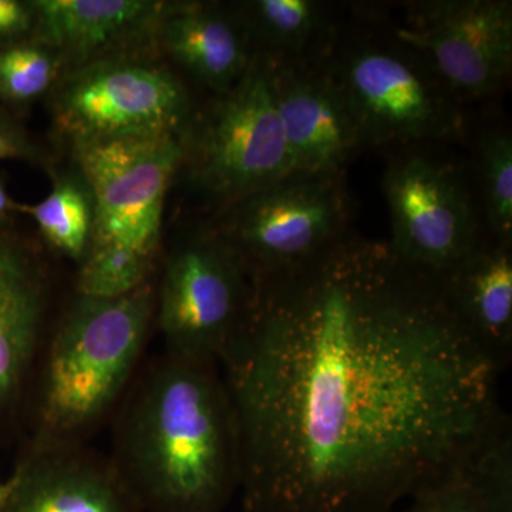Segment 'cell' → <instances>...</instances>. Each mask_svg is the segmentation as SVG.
Here are the masks:
<instances>
[{
	"mask_svg": "<svg viewBox=\"0 0 512 512\" xmlns=\"http://www.w3.org/2000/svg\"><path fill=\"white\" fill-rule=\"evenodd\" d=\"M63 60L39 40L0 46V99L26 104L49 92L60 80Z\"/></svg>",
	"mask_w": 512,
	"mask_h": 512,
	"instance_id": "cell-21",
	"label": "cell"
},
{
	"mask_svg": "<svg viewBox=\"0 0 512 512\" xmlns=\"http://www.w3.org/2000/svg\"><path fill=\"white\" fill-rule=\"evenodd\" d=\"M218 366L247 512H396L511 433L505 367L440 276L349 232L254 281Z\"/></svg>",
	"mask_w": 512,
	"mask_h": 512,
	"instance_id": "cell-1",
	"label": "cell"
},
{
	"mask_svg": "<svg viewBox=\"0 0 512 512\" xmlns=\"http://www.w3.org/2000/svg\"><path fill=\"white\" fill-rule=\"evenodd\" d=\"M423 147L406 148L384 171L392 225L387 244L407 264L441 278L485 234L463 165Z\"/></svg>",
	"mask_w": 512,
	"mask_h": 512,
	"instance_id": "cell-9",
	"label": "cell"
},
{
	"mask_svg": "<svg viewBox=\"0 0 512 512\" xmlns=\"http://www.w3.org/2000/svg\"><path fill=\"white\" fill-rule=\"evenodd\" d=\"M268 60L295 173L340 174L365 141L338 83L323 64L303 67Z\"/></svg>",
	"mask_w": 512,
	"mask_h": 512,
	"instance_id": "cell-12",
	"label": "cell"
},
{
	"mask_svg": "<svg viewBox=\"0 0 512 512\" xmlns=\"http://www.w3.org/2000/svg\"><path fill=\"white\" fill-rule=\"evenodd\" d=\"M52 109L60 133L76 146L183 133L191 104L170 70L121 55L69 70L56 83Z\"/></svg>",
	"mask_w": 512,
	"mask_h": 512,
	"instance_id": "cell-10",
	"label": "cell"
},
{
	"mask_svg": "<svg viewBox=\"0 0 512 512\" xmlns=\"http://www.w3.org/2000/svg\"><path fill=\"white\" fill-rule=\"evenodd\" d=\"M46 311L47 276L39 259L0 235V424L28 412Z\"/></svg>",
	"mask_w": 512,
	"mask_h": 512,
	"instance_id": "cell-13",
	"label": "cell"
},
{
	"mask_svg": "<svg viewBox=\"0 0 512 512\" xmlns=\"http://www.w3.org/2000/svg\"><path fill=\"white\" fill-rule=\"evenodd\" d=\"M35 30V12L30 2L0 0V46L29 39Z\"/></svg>",
	"mask_w": 512,
	"mask_h": 512,
	"instance_id": "cell-23",
	"label": "cell"
},
{
	"mask_svg": "<svg viewBox=\"0 0 512 512\" xmlns=\"http://www.w3.org/2000/svg\"><path fill=\"white\" fill-rule=\"evenodd\" d=\"M33 218L50 247L80 264L92 242L94 204L79 173L56 175L52 191L36 205H15Z\"/></svg>",
	"mask_w": 512,
	"mask_h": 512,
	"instance_id": "cell-19",
	"label": "cell"
},
{
	"mask_svg": "<svg viewBox=\"0 0 512 512\" xmlns=\"http://www.w3.org/2000/svg\"><path fill=\"white\" fill-rule=\"evenodd\" d=\"M394 35L464 99L500 89L512 67L510 0H433L409 6Z\"/></svg>",
	"mask_w": 512,
	"mask_h": 512,
	"instance_id": "cell-11",
	"label": "cell"
},
{
	"mask_svg": "<svg viewBox=\"0 0 512 512\" xmlns=\"http://www.w3.org/2000/svg\"><path fill=\"white\" fill-rule=\"evenodd\" d=\"M94 204L90 247L126 249L157 264L165 195L185 157L181 133L76 144Z\"/></svg>",
	"mask_w": 512,
	"mask_h": 512,
	"instance_id": "cell-7",
	"label": "cell"
},
{
	"mask_svg": "<svg viewBox=\"0 0 512 512\" xmlns=\"http://www.w3.org/2000/svg\"><path fill=\"white\" fill-rule=\"evenodd\" d=\"M441 282L468 332L507 366L512 353V245L484 235Z\"/></svg>",
	"mask_w": 512,
	"mask_h": 512,
	"instance_id": "cell-17",
	"label": "cell"
},
{
	"mask_svg": "<svg viewBox=\"0 0 512 512\" xmlns=\"http://www.w3.org/2000/svg\"><path fill=\"white\" fill-rule=\"evenodd\" d=\"M192 143V180L228 207L295 173L265 56L256 53L241 80L220 94Z\"/></svg>",
	"mask_w": 512,
	"mask_h": 512,
	"instance_id": "cell-8",
	"label": "cell"
},
{
	"mask_svg": "<svg viewBox=\"0 0 512 512\" xmlns=\"http://www.w3.org/2000/svg\"><path fill=\"white\" fill-rule=\"evenodd\" d=\"M252 296L254 281L215 229L185 239L168 254L156 286L154 326L164 353L218 365Z\"/></svg>",
	"mask_w": 512,
	"mask_h": 512,
	"instance_id": "cell-5",
	"label": "cell"
},
{
	"mask_svg": "<svg viewBox=\"0 0 512 512\" xmlns=\"http://www.w3.org/2000/svg\"><path fill=\"white\" fill-rule=\"evenodd\" d=\"M397 512H490L460 477L433 485L406 501Z\"/></svg>",
	"mask_w": 512,
	"mask_h": 512,
	"instance_id": "cell-22",
	"label": "cell"
},
{
	"mask_svg": "<svg viewBox=\"0 0 512 512\" xmlns=\"http://www.w3.org/2000/svg\"><path fill=\"white\" fill-rule=\"evenodd\" d=\"M156 318V285L116 298L74 296L47 330L28 404L26 450L87 446L116 416Z\"/></svg>",
	"mask_w": 512,
	"mask_h": 512,
	"instance_id": "cell-3",
	"label": "cell"
},
{
	"mask_svg": "<svg viewBox=\"0 0 512 512\" xmlns=\"http://www.w3.org/2000/svg\"><path fill=\"white\" fill-rule=\"evenodd\" d=\"M0 512H143L109 456L87 446L25 450Z\"/></svg>",
	"mask_w": 512,
	"mask_h": 512,
	"instance_id": "cell-14",
	"label": "cell"
},
{
	"mask_svg": "<svg viewBox=\"0 0 512 512\" xmlns=\"http://www.w3.org/2000/svg\"><path fill=\"white\" fill-rule=\"evenodd\" d=\"M249 42H258L274 62L322 66L338 37L323 3L313 0H254L237 15Z\"/></svg>",
	"mask_w": 512,
	"mask_h": 512,
	"instance_id": "cell-18",
	"label": "cell"
},
{
	"mask_svg": "<svg viewBox=\"0 0 512 512\" xmlns=\"http://www.w3.org/2000/svg\"><path fill=\"white\" fill-rule=\"evenodd\" d=\"M111 426L110 460L143 512H222L241 490L237 419L215 363L151 360Z\"/></svg>",
	"mask_w": 512,
	"mask_h": 512,
	"instance_id": "cell-2",
	"label": "cell"
},
{
	"mask_svg": "<svg viewBox=\"0 0 512 512\" xmlns=\"http://www.w3.org/2000/svg\"><path fill=\"white\" fill-rule=\"evenodd\" d=\"M12 485V476H10L8 480L0 481V508H2L3 504L8 500L10 491H12Z\"/></svg>",
	"mask_w": 512,
	"mask_h": 512,
	"instance_id": "cell-26",
	"label": "cell"
},
{
	"mask_svg": "<svg viewBox=\"0 0 512 512\" xmlns=\"http://www.w3.org/2000/svg\"><path fill=\"white\" fill-rule=\"evenodd\" d=\"M348 215L340 174L292 173L229 205L214 229L258 281L335 244L348 232Z\"/></svg>",
	"mask_w": 512,
	"mask_h": 512,
	"instance_id": "cell-6",
	"label": "cell"
},
{
	"mask_svg": "<svg viewBox=\"0 0 512 512\" xmlns=\"http://www.w3.org/2000/svg\"><path fill=\"white\" fill-rule=\"evenodd\" d=\"M478 180L488 237L512 245V138L491 130L478 141Z\"/></svg>",
	"mask_w": 512,
	"mask_h": 512,
	"instance_id": "cell-20",
	"label": "cell"
},
{
	"mask_svg": "<svg viewBox=\"0 0 512 512\" xmlns=\"http://www.w3.org/2000/svg\"><path fill=\"white\" fill-rule=\"evenodd\" d=\"M12 198L9 197L8 190H6L5 183L0 178V220L5 218L10 210H15Z\"/></svg>",
	"mask_w": 512,
	"mask_h": 512,
	"instance_id": "cell-25",
	"label": "cell"
},
{
	"mask_svg": "<svg viewBox=\"0 0 512 512\" xmlns=\"http://www.w3.org/2000/svg\"><path fill=\"white\" fill-rule=\"evenodd\" d=\"M323 66L348 101L365 146H427L463 133V100L393 30L338 35Z\"/></svg>",
	"mask_w": 512,
	"mask_h": 512,
	"instance_id": "cell-4",
	"label": "cell"
},
{
	"mask_svg": "<svg viewBox=\"0 0 512 512\" xmlns=\"http://www.w3.org/2000/svg\"><path fill=\"white\" fill-rule=\"evenodd\" d=\"M39 158V150L33 146L25 131L0 113V161H36Z\"/></svg>",
	"mask_w": 512,
	"mask_h": 512,
	"instance_id": "cell-24",
	"label": "cell"
},
{
	"mask_svg": "<svg viewBox=\"0 0 512 512\" xmlns=\"http://www.w3.org/2000/svg\"><path fill=\"white\" fill-rule=\"evenodd\" d=\"M30 5L33 39L55 50L69 70L117 56L130 43L156 35L167 6L154 0H32Z\"/></svg>",
	"mask_w": 512,
	"mask_h": 512,
	"instance_id": "cell-15",
	"label": "cell"
},
{
	"mask_svg": "<svg viewBox=\"0 0 512 512\" xmlns=\"http://www.w3.org/2000/svg\"><path fill=\"white\" fill-rule=\"evenodd\" d=\"M156 36L171 59L218 94L241 80L256 55L237 15L211 3L165 6Z\"/></svg>",
	"mask_w": 512,
	"mask_h": 512,
	"instance_id": "cell-16",
	"label": "cell"
}]
</instances>
